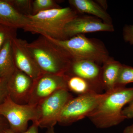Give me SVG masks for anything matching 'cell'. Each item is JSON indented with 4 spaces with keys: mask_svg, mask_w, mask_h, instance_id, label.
I'll use <instances>...</instances> for the list:
<instances>
[{
    "mask_svg": "<svg viewBox=\"0 0 133 133\" xmlns=\"http://www.w3.org/2000/svg\"><path fill=\"white\" fill-rule=\"evenodd\" d=\"M0 24L23 30L28 25L29 20L17 12L8 0H0Z\"/></svg>",
    "mask_w": 133,
    "mask_h": 133,
    "instance_id": "cell-13",
    "label": "cell"
},
{
    "mask_svg": "<svg viewBox=\"0 0 133 133\" xmlns=\"http://www.w3.org/2000/svg\"><path fill=\"white\" fill-rule=\"evenodd\" d=\"M123 133H133V124L126 127Z\"/></svg>",
    "mask_w": 133,
    "mask_h": 133,
    "instance_id": "cell-27",
    "label": "cell"
},
{
    "mask_svg": "<svg viewBox=\"0 0 133 133\" xmlns=\"http://www.w3.org/2000/svg\"><path fill=\"white\" fill-rule=\"evenodd\" d=\"M101 71V83L103 90L108 92L116 87V83L122 64L110 57L103 64Z\"/></svg>",
    "mask_w": 133,
    "mask_h": 133,
    "instance_id": "cell-15",
    "label": "cell"
},
{
    "mask_svg": "<svg viewBox=\"0 0 133 133\" xmlns=\"http://www.w3.org/2000/svg\"><path fill=\"white\" fill-rule=\"evenodd\" d=\"M26 40L17 37L12 40V49L15 65L35 80L42 73L26 46Z\"/></svg>",
    "mask_w": 133,
    "mask_h": 133,
    "instance_id": "cell-10",
    "label": "cell"
},
{
    "mask_svg": "<svg viewBox=\"0 0 133 133\" xmlns=\"http://www.w3.org/2000/svg\"><path fill=\"white\" fill-rule=\"evenodd\" d=\"M69 2L78 14L90 15L105 23L112 24L111 17L96 2L92 0H69Z\"/></svg>",
    "mask_w": 133,
    "mask_h": 133,
    "instance_id": "cell-14",
    "label": "cell"
},
{
    "mask_svg": "<svg viewBox=\"0 0 133 133\" xmlns=\"http://www.w3.org/2000/svg\"><path fill=\"white\" fill-rule=\"evenodd\" d=\"M133 83V67L122 64L116 83L117 87H125Z\"/></svg>",
    "mask_w": 133,
    "mask_h": 133,
    "instance_id": "cell-19",
    "label": "cell"
},
{
    "mask_svg": "<svg viewBox=\"0 0 133 133\" xmlns=\"http://www.w3.org/2000/svg\"><path fill=\"white\" fill-rule=\"evenodd\" d=\"M0 116L7 121L12 131L16 133H23L28 129L29 121L35 123L36 121L37 109L36 106L17 104L8 95L0 104Z\"/></svg>",
    "mask_w": 133,
    "mask_h": 133,
    "instance_id": "cell-6",
    "label": "cell"
},
{
    "mask_svg": "<svg viewBox=\"0 0 133 133\" xmlns=\"http://www.w3.org/2000/svg\"><path fill=\"white\" fill-rule=\"evenodd\" d=\"M45 36L64 50L73 61L87 59L100 65L110 57L104 43L95 38H88L84 35H77L65 40Z\"/></svg>",
    "mask_w": 133,
    "mask_h": 133,
    "instance_id": "cell-4",
    "label": "cell"
},
{
    "mask_svg": "<svg viewBox=\"0 0 133 133\" xmlns=\"http://www.w3.org/2000/svg\"><path fill=\"white\" fill-rule=\"evenodd\" d=\"M26 46L43 73L64 75L69 71L72 58L56 44L41 35Z\"/></svg>",
    "mask_w": 133,
    "mask_h": 133,
    "instance_id": "cell-1",
    "label": "cell"
},
{
    "mask_svg": "<svg viewBox=\"0 0 133 133\" xmlns=\"http://www.w3.org/2000/svg\"><path fill=\"white\" fill-rule=\"evenodd\" d=\"M102 66L96 62L87 59L72 61L69 71L65 74L80 77L88 81L98 93L103 90L101 83Z\"/></svg>",
    "mask_w": 133,
    "mask_h": 133,
    "instance_id": "cell-12",
    "label": "cell"
},
{
    "mask_svg": "<svg viewBox=\"0 0 133 133\" xmlns=\"http://www.w3.org/2000/svg\"><path fill=\"white\" fill-rule=\"evenodd\" d=\"M127 107L122 110V114L125 119L133 118V99Z\"/></svg>",
    "mask_w": 133,
    "mask_h": 133,
    "instance_id": "cell-24",
    "label": "cell"
},
{
    "mask_svg": "<svg viewBox=\"0 0 133 133\" xmlns=\"http://www.w3.org/2000/svg\"><path fill=\"white\" fill-rule=\"evenodd\" d=\"M8 79L0 78V104L3 102L8 95Z\"/></svg>",
    "mask_w": 133,
    "mask_h": 133,
    "instance_id": "cell-23",
    "label": "cell"
},
{
    "mask_svg": "<svg viewBox=\"0 0 133 133\" xmlns=\"http://www.w3.org/2000/svg\"><path fill=\"white\" fill-rule=\"evenodd\" d=\"M15 9L21 14L28 16L32 15V0H8Z\"/></svg>",
    "mask_w": 133,
    "mask_h": 133,
    "instance_id": "cell-20",
    "label": "cell"
},
{
    "mask_svg": "<svg viewBox=\"0 0 133 133\" xmlns=\"http://www.w3.org/2000/svg\"><path fill=\"white\" fill-rule=\"evenodd\" d=\"M63 89L67 90L65 74L56 75L42 73L34 80L28 104L36 106L44 99Z\"/></svg>",
    "mask_w": 133,
    "mask_h": 133,
    "instance_id": "cell-8",
    "label": "cell"
},
{
    "mask_svg": "<svg viewBox=\"0 0 133 133\" xmlns=\"http://www.w3.org/2000/svg\"><path fill=\"white\" fill-rule=\"evenodd\" d=\"M105 95L104 93L91 92L73 97L65 106L58 123L67 126L87 117L97 107Z\"/></svg>",
    "mask_w": 133,
    "mask_h": 133,
    "instance_id": "cell-5",
    "label": "cell"
},
{
    "mask_svg": "<svg viewBox=\"0 0 133 133\" xmlns=\"http://www.w3.org/2000/svg\"><path fill=\"white\" fill-rule=\"evenodd\" d=\"M38 126L36 123H33V124L28 129V130L23 133H38ZM2 133H16L12 131L10 128H5Z\"/></svg>",
    "mask_w": 133,
    "mask_h": 133,
    "instance_id": "cell-25",
    "label": "cell"
},
{
    "mask_svg": "<svg viewBox=\"0 0 133 133\" xmlns=\"http://www.w3.org/2000/svg\"><path fill=\"white\" fill-rule=\"evenodd\" d=\"M114 31L113 24L105 23L95 17L84 15H78L68 23L65 28L64 34L66 40L74 36L85 33Z\"/></svg>",
    "mask_w": 133,
    "mask_h": 133,
    "instance_id": "cell-9",
    "label": "cell"
},
{
    "mask_svg": "<svg viewBox=\"0 0 133 133\" xmlns=\"http://www.w3.org/2000/svg\"><path fill=\"white\" fill-rule=\"evenodd\" d=\"M66 89L78 95L91 92H98L95 87L85 79L78 76L65 74ZM100 94V93H99Z\"/></svg>",
    "mask_w": 133,
    "mask_h": 133,
    "instance_id": "cell-17",
    "label": "cell"
},
{
    "mask_svg": "<svg viewBox=\"0 0 133 133\" xmlns=\"http://www.w3.org/2000/svg\"><path fill=\"white\" fill-rule=\"evenodd\" d=\"M96 2L101 7L106 10L107 9L108 5L107 1L104 0H98L96 1Z\"/></svg>",
    "mask_w": 133,
    "mask_h": 133,
    "instance_id": "cell-26",
    "label": "cell"
},
{
    "mask_svg": "<svg viewBox=\"0 0 133 133\" xmlns=\"http://www.w3.org/2000/svg\"><path fill=\"white\" fill-rule=\"evenodd\" d=\"M61 8L57 2L54 0H34L32 3L31 15H35L43 11Z\"/></svg>",
    "mask_w": 133,
    "mask_h": 133,
    "instance_id": "cell-18",
    "label": "cell"
},
{
    "mask_svg": "<svg viewBox=\"0 0 133 133\" xmlns=\"http://www.w3.org/2000/svg\"><path fill=\"white\" fill-rule=\"evenodd\" d=\"M73 98L66 89H63L43 100L36 106L37 117L35 123L39 127L54 128L65 106Z\"/></svg>",
    "mask_w": 133,
    "mask_h": 133,
    "instance_id": "cell-7",
    "label": "cell"
},
{
    "mask_svg": "<svg viewBox=\"0 0 133 133\" xmlns=\"http://www.w3.org/2000/svg\"><path fill=\"white\" fill-rule=\"evenodd\" d=\"M2 116H0V133H2L3 131L6 128H7L5 127H4V124H3V121L2 119Z\"/></svg>",
    "mask_w": 133,
    "mask_h": 133,
    "instance_id": "cell-28",
    "label": "cell"
},
{
    "mask_svg": "<svg viewBox=\"0 0 133 133\" xmlns=\"http://www.w3.org/2000/svg\"><path fill=\"white\" fill-rule=\"evenodd\" d=\"M34 80L23 72L16 69L8 81V95L20 104H27L33 88Z\"/></svg>",
    "mask_w": 133,
    "mask_h": 133,
    "instance_id": "cell-11",
    "label": "cell"
},
{
    "mask_svg": "<svg viewBox=\"0 0 133 133\" xmlns=\"http://www.w3.org/2000/svg\"><path fill=\"white\" fill-rule=\"evenodd\" d=\"M124 41L133 45V25H126L123 29Z\"/></svg>",
    "mask_w": 133,
    "mask_h": 133,
    "instance_id": "cell-22",
    "label": "cell"
},
{
    "mask_svg": "<svg viewBox=\"0 0 133 133\" xmlns=\"http://www.w3.org/2000/svg\"><path fill=\"white\" fill-rule=\"evenodd\" d=\"M17 29L0 24V50L7 41L17 37Z\"/></svg>",
    "mask_w": 133,
    "mask_h": 133,
    "instance_id": "cell-21",
    "label": "cell"
},
{
    "mask_svg": "<svg viewBox=\"0 0 133 133\" xmlns=\"http://www.w3.org/2000/svg\"><path fill=\"white\" fill-rule=\"evenodd\" d=\"M78 15L70 7L61 8L26 16L29 24L24 31L49 37L53 39L65 40L64 31L66 24Z\"/></svg>",
    "mask_w": 133,
    "mask_h": 133,
    "instance_id": "cell-3",
    "label": "cell"
},
{
    "mask_svg": "<svg viewBox=\"0 0 133 133\" xmlns=\"http://www.w3.org/2000/svg\"><path fill=\"white\" fill-rule=\"evenodd\" d=\"M46 133H57L56 132L54 129V128L48 129Z\"/></svg>",
    "mask_w": 133,
    "mask_h": 133,
    "instance_id": "cell-29",
    "label": "cell"
},
{
    "mask_svg": "<svg viewBox=\"0 0 133 133\" xmlns=\"http://www.w3.org/2000/svg\"><path fill=\"white\" fill-rule=\"evenodd\" d=\"M105 92L97 107L88 116L97 128L105 129L118 125L125 119L122 112L133 99V87H117Z\"/></svg>",
    "mask_w": 133,
    "mask_h": 133,
    "instance_id": "cell-2",
    "label": "cell"
},
{
    "mask_svg": "<svg viewBox=\"0 0 133 133\" xmlns=\"http://www.w3.org/2000/svg\"><path fill=\"white\" fill-rule=\"evenodd\" d=\"M12 40L7 41L0 50V78H9L16 69L13 57Z\"/></svg>",
    "mask_w": 133,
    "mask_h": 133,
    "instance_id": "cell-16",
    "label": "cell"
}]
</instances>
